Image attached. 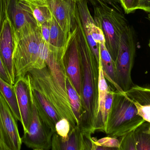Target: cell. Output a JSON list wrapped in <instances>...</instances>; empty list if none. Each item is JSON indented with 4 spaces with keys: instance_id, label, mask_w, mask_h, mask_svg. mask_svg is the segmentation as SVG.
<instances>
[{
    "instance_id": "cell-2",
    "label": "cell",
    "mask_w": 150,
    "mask_h": 150,
    "mask_svg": "<svg viewBox=\"0 0 150 150\" xmlns=\"http://www.w3.org/2000/svg\"><path fill=\"white\" fill-rule=\"evenodd\" d=\"M28 74L30 77L33 88L40 93L54 108L60 117L67 119L73 128L79 126L69 100L62 95L48 69L46 67L42 69H33Z\"/></svg>"
},
{
    "instance_id": "cell-7",
    "label": "cell",
    "mask_w": 150,
    "mask_h": 150,
    "mask_svg": "<svg viewBox=\"0 0 150 150\" xmlns=\"http://www.w3.org/2000/svg\"><path fill=\"white\" fill-rule=\"evenodd\" d=\"M8 16L11 23L14 40L18 39L39 26L30 8L23 0H11Z\"/></svg>"
},
{
    "instance_id": "cell-5",
    "label": "cell",
    "mask_w": 150,
    "mask_h": 150,
    "mask_svg": "<svg viewBox=\"0 0 150 150\" xmlns=\"http://www.w3.org/2000/svg\"><path fill=\"white\" fill-rule=\"evenodd\" d=\"M136 50V38L133 26L121 38L115 62L116 83L124 92L134 85L131 78Z\"/></svg>"
},
{
    "instance_id": "cell-25",
    "label": "cell",
    "mask_w": 150,
    "mask_h": 150,
    "mask_svg": "<svg viewBox=\"0 0 150 150\" xmlns=\"http://www.w3.org/2000/svg\"><path fill=\"white\" fill-rule=\"evenodd\" d=\"M83 136L89 144L90 150H114V148H106L96 145L93 142V137H91V134H83Z\"/></svg>"
},
{
    "instance_id": "cell-21",
    "label": "cell",
    "mask_w": 150,
    "mask_h": 150,
    "mask_svg": "<svg viewBox=\"0 0 150 150\" xmlns=\"http://www.w3.org/2000/svg\"><path fill=\"white\" fill-rule=\"evenodd\" d=\"M120 138V150H137L133 131Z\"/></svg>"
},
{
    "instance_id": "cell-14",
    "label": "cell",
    "mask_w": 150,
    "mask_h": 150,
    "mask_svg": "<svg viewBox=\"0 0 150 150\" xmlns=\"http://www.w3.org/2000/svg\"><path fill=\"white\" fill-rule=\"evenodd\" d=\"M83 134L79 126L72 129L68 137L63 139L55 133L52 137V150H82Z\"/></svg>"
},
{
    "instance_id": "cell-35",
    "label": "cell",
    "mask_w": 150,
    "mask_h": 150,
    "mask_svg": "<svg viewBox=\"0 0 150 150\" xmlns=\"http://www.w3.org/2000/svg\"><path fill=\"white\" fill-rule=\"evenodd\" d=\"M0 150H1V149H0Z\"/></svg>"
},
{
    "instance_id": "cell-12",
    "label": "cell",
    "mask_w": 150,
    "mask_h": 150,
    "mask_svg": "<svg viewBox=\"0 0 150 150\" xmlns=\"http://www.w3.org/2000/svg\"><path fill=\"white\" fill-rule=\"evenodd\" d=\"M54 19L63 31L69 33L74 25L76 2L73 0H47Z\"/></svg>"
},
{
    "instance_id": "cell-11",
    "label": "cell",
    "mask_w": 150,
    "mask_h": 150,
    "mask_svg": "<svg viewBox=\"0 0 150 150\" xmlns=\"http://www.w3.org/2000/svg\"><path fill=\"white\" fill-rule=\"evenodd\" d=\"M14 45L13 30L10 20L7 16L0 32V58L13 85L16 82L13 61Z\"/></svg>"
},
{
    "instance_id": "cell-24",
    "label": "cell",
    "mask_w": 150,
    "mask_h": 150,
    "mask_svg": "<svg viewBox=\"0 0 150 150\" xmlns=\"http://www.w3.org/2000/svg\"><path fill=\"white\" fill-rule=\"evenodd\" d=\"M114 97V93L111 91L109 90L107 95L105 106V118L106 122H107L108 117L112 110Z\"/></svg>"
},
{
    "instance_id": "cell-3",
    "label": "cell",
    "mask_w": 150,
    "mask_h": 150,
    "mask_svg": "<svg viewBox=\"0 0 150 150\" xmlns=\"http://www.w3.org/2000/svg\"><path fill=\"white\" fill-rule=\"evenodd\" d=\"M91 2L93 5L94 22L103 31L105 40L110 45L115 62L121 38L132 26L129 24L122 11L116 10L108 5L99 4L94 0H91Z\"/></svg>"
},
{
    "instance_id": "cell-8",
    "label": "cell",
    "mask_w": 150,
    "mask_h": 150,
    "mask_svg": "<svg viewBox=\"0 0 150 150\" xmlns=\"http://www.w3.org/2000/svg\"><path fill=\"white\" fill-rule=\"evenodd\" d=\"M0 123L4 141L9 150H21V138L16 120L0 93Z\"/></svg>"
},
{
    "instance_id": "cell-31",
    "label": "cell",
    "mask_w": 150,
    "mask_h": 150,
    "mask_svg": "<svg viewBox=\"0 0 150 150\" xmlns=\"http://www.w3.org/2000/svg\"><path fill=\"white\" fill-rule=\"evenodd\" d=\"M148 19L149 20L150 22V13H149V15L148 16Z\"/></svg>"
},
{
    "instance_id": "cell-10",
    "label": "cell",
    "mask_w": 150,
    "mask_h": 150,
    "mask_svg": "<svg viewBox=\"0 0 150 150\" xmlns=\"http://www.w3.org/2000/svg\"><path fill=\"white\" fill-rule=\"evenodd\" d=\"M50 45V51L46 63L56 85L64 97L69 100L66 87L67 76L65 72L63 61L68 46L57 48Z\"/></svg>"
},
{
    "instance_id": "cell-18",
    "label": "cell",
    "mask_w": 150,
    "mask_h": 150,
    "mask_svg": "<svg viewBox=\"0 0 150 150\" xmlns=\"http://www.w3.org/2000/svg\"><path fill=\"white\" fill-rule=\"evenodd\" d=\"M133 132L137 150H150V123L144 122Z\"/></svg>"
},
{
    "instance_id": "cell-15",
    "label": "cell",
    "mask_w": 150,
    "mask_h": 150,
    "mask_svg": "<svg viewBox=\"0 0 150 150\" xmlns=\"http://www.w3.org/2000/svg\"><path fill=\"white\" fill-rule=\"evenodd\" d=\"M30 8L38 26L50 21L52 14L47 0H23Z\"/></svg>"
},
{
    "instance_id": "cell-33",
    "label": "cell",
    "mask_w": 150,
    "mask_h": 150,
    "mask_svg": "<svg viewBox=\"0 0 150 150\" xmlns=\"http://www.w3.org/2000/svg\"><path fill=\"white\" fill-rule=\"evenodd\" d=\"M149 46L150 48V40H149Z\"/></svg>"
},
{
    "instance_id": "cell-28",
    "label": "cell",
    "mask_w": 150,
    "mask_h": 150,
    "mask_svg": "<svg viewBox=\"0 0 150 150\" xmlns=\"http://www.w3.org/2000/svg\"><path fill=\"white\" fill-rule=\"evenodd\" d=\"M0 78L8 83L13 85L10 78L7 73V70L4 65L1 58H0Z\"/></svg>"
},
{
    "instance_id": "cell-29",
    "label": "cell",
    "mask_w": 150,
    "mask_h": 150,
    "mask_svg": "<svg viewBox=\"0 0 150 150\" xmlns=\"http://www.w3.org/2000/svg\"><path fill=\"white\" fill-rule=\"evenodd\" d=\"M139 9L150 13V0H140Z\"/></svg>"
},
{
    "instance_id": "cell-20",
    "label": "cell",
    "mask_w": 150,
    "mask_h": 150,
    "mask_svg": "<svg viewBox=\"0 0 150 150\" xmlns=\"http://www.w3.org/2000/svg\"><path fill=\"white\" fill-rule=\"evenodd\" d=\"M93 142L98 146L109 148H119L120 146V140L118 138L109 136L97 139L93 137Z\"/></svg>"
},
{
    "instance_id": "cell-30",
    "label": "cell",
    "mask_w": 150,
    "mask_h": 150,
    "mask_svg": "<svg viewBox=\"0 0 150 150\" xmlns=\"http://www.w3.org/2000/svg\"><path fill=\"white\" fill-rule=\"evenodd\" d=\"M82 150H90L89 144L87 142L86 138L83 136V146H82Z\"/></svg>"
},
{
    "instance_id": "cell-1",
    "label": "cell",
    "mask_w": 150,
    "mask_h": 150,
    "mask_svg": "<svg viewBox=\"0 0 150 150\" xmlns=\"http://www.w3.org/2000/svg\"><path fill=\"white\" fill-rule=\"evenodd\" d=\"M144 122L126 93H114L112 107L104 132L106 134L120 138L133 132Z\"/></svg>"
},
{
    "instance_id": "cell-23",
    "label": "cell",
    "mask_w": 150,
    "mask_h": 150,
    "mask_svg": "<svg viewBox=\"0 0 150 150\" xmlns=\"http://www.w3.org/2000/svg\"><path fill=\"white\" fill-rule=\"evenodd\" d=\"M11 0H0V32L4 20L8 16V10Z\"/></svg>"
},
{
    "instance_id": "cell-4",
    "label": "cell",
    "mask_w": 150,
    "mask_h": 150,
    "mask_svg": "<svg viewBox=\"0 0 150 150\" xmlns=\"http://www.w3.org/2000/svg\"><path fill=\"white\" fill-rule=\"evenodd\" d=\"M42 34L39 26L14 40L13 65L16 81L33 69H40V48Z\"/></svg>"
},
{
    "instance_id": "cell-6",
    "label": "cell",
    "mask_w": 150,
    "mask_h": 150,
    "mask_svg": "<svg viewBox=\"0 0 150 150\" xmlns=\"http://www.w3.org/2000/svg\"><path fill=\"white\" fill-rule=\"evenodd\" d=\"M32 113L27 131L21 138L22 142L33 149L50 150L54 133L40 118L33 96L31 94Z\"/></svg>"
},
{
    "instance_id": "cell-26",
    "label": "cell",
    "mask_w": 150,
    "mask_h": 150,
    "mask_svg": "<svg viewBox=\"0 0 150 150\" xmlns=\"http://www.w3.org/2000/svg\"><path fill=\"white\" fill-rule=\"evenodd\" d=\"M50 21L46 22L41 25L40 27L41 30L42 38L45 41L49 43L50 36Z\"/></svg>"
},
{
    "instance_id": "cell-19",
    "label": "cell",
    "mask_w": 150,
    "mask_h": 150,
    "mask_svg": "<svg viewBox=\"0 0 150 150\" xmlns=\"http://www.w3.org/2000/svg\"><path fill=\"white\" fill-rule=\"evenodd\" d=\"M73 128L67 119L62 118L56 123L55 133L61 138L67 139Z\"/></svg>"
},
{
    "instance_id": "cell-32",
    "label": "cell",
    "mask_w": 150,
    "mask_h": 150,
    "mask_svg": "<svg viewBox=\"0 0 150 150\" xmlns=\"http://www.w3.org/2000/svg\"><path fill=\"white\" fill-rule=\"evenodd\" d=\"M73 1H74L75 2H77L78 1H80V0H73Z\"/></svg>"
},
{
    "instance_id": "cell-34",
    "label": "cell",
    "mask_w": 150,
    "mask_h": 150,
    "mask_svg": "<svg viewBox=\"0 0 150 150\" xmlns=\"http://www.w3.org/2000/svg\"><path fill=\"white\" fill-rule=\"evenodd\" d=\"M33 150H42V149H33Z\"/></svg>"
},
{
    "instance_id": "cell-27",
    "label": "cell",
    "mask_w": 150,
    "mask_h": 150,
    "mask_svg": "<svg viewBox=\"0 0 150 150\" xmlns=\"http://www.w3.org/2000/svg\"><path fill=\"white\" fill-rule=\"evenodd\" d=\"M94 1L99 4L108 5L115 9L116 10L122 11L121 8L119 5L120 2L119 0H94Z\"/></svg>"
},
{
    "instance_id": "cell-9",
    "label": "cell",
    "mask_w": 150,
    "mask_h": 150,
    "mask_svg": "<svg viewBox=\"0 0 150 150\" xmlns=\"http://www.w3.org/2000/svg\"><path fill=\"white\" fill-rule=\"evenodd\" d=\"M14 90L21 116V122L24 133L27 131L32 113V91L30 77L29 74L18 79L14 85Z\"/></svg>"
},
{
    "instance_id": "cell-13",
    "label": "cell",
    "mask_w": 150,
    "mask_h": 150,
    "mask_svg": "<svg viewBox=\"0 0 150 150\" xmlns=\"http://www.w3.org/2000/svg\"><path fill=\"white\" fill-rule=\"evenodd\" d=\"M99 76L98 88V107L93 111L92 131L105 132L107 122L105 118V106L107 95L109 91L104 75L103 66L100 56L99 59Z\"/></svg>"
},
{
    "instance_id": "cell-17",
    "label": "cell",
    "mask_w": 150,
    "mask_h": 150,
    "mask_svg": "<svg viewBox=\"0 0 150 150\" xmlns=\"http://www.w3.org/2000/svg\"><path fill=\"white\" fill-rule=\"evenodd\" d=\"M66 87L71 108L78 122L79 126L83 115L80 96L76 91L70 78L68 76L66 80Z\"/></svg>"
},
{
    "instance_id": "cell-22",
    "label": "cell",
    "mask_w": 150,
    "mask_h": 150,
    "mask_svg": "<svg viewBox=\"0 0 150 150\" xmlns=\"http://www.w3.org/2000/svg\"><path fill=\"white\" fill-rule=\"evenodd\" d=\"M120 4L127 14L134 13L139 9L140 0H119Z\"/></svg>"
},
{
    "instance_id": "cell-16",
    "label": "cell",
    "mask_w": 150,
    "mask_h": 150,
    "mask_svg": "<svg viewBox=\"0 0 150 150\" xmlns=\"http://www.w3.org/2000/svg\"><path fill=\"white\" fill-rule=\"evenodd\" d=\"M0 93L7 102L16 120L21 122V119L14 86L0 78Z\"/></svg>"
}]
</instances>
